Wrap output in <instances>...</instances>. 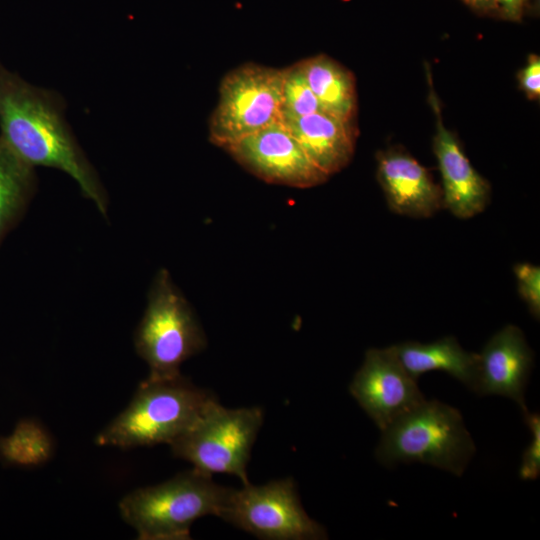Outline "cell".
Wrapping results in <instances>:
<instances>
[{"mask_svg":"<svg viewBox=\"0 0 540 540\" xmlns=\"http://www.w3.org/2000/svg\"><path fill=\"white\" fill-rule=\"evenodd\" d=\"M232 490L191 468L160 484L131 491L119 502V512L139 540H188L196 520L220 516Z\"/></svg>","mask_w":540,"mask_h":540,"instance_id":"3957f363","label":"cell"},{"mask_svg":"<svg viewBox=\"0 0 540 540\" xmlns=\"http://www.w3.org/2000/svg\"><path fill=\"white\" fill-rule=\"evenodd\" d=\"M214 395L182 374L145 378L128 406L95 437L98 446L120 449L169 445L201 416Z\"/></svg>","mask_w":540,"mask_h":540,"instance_id":"7a4b0ae2","label":"cell"},{"mask_svg":"<svg viewBox=\"0 0 540 540\" xmlns=\"http://www.w3.org/2000/svg\"><path fill=\"white\" fill-rule=\"evenodd\" d=\"M323 111L312 92L301 61L282 69L280 122Z\"/></svg>","mask_w":540,"mask_h":540,"instance_id":"d6986e66","label":"cell"},{"mask_svg":"<svg viewBox=\"0 0 540 540\" xmlns=\"http://www.w3.org/2000/svg\"><path fill=\"white\" fill-rule=\"evenodd\" d=\"M519 296L527 305L534 319L540 318V267L529 262L517 263L513 267Z\"/></svg>","mask_w":540,"mask_h":540,"instance_id":"ffe728a7","label":"cell"},{"mask_svg":"<svg viewBox=\"0 0 540 540\" xmlns=\"http://www.w3.org/2000/svg\"><path fill=\"white\" fill-rule=\"evenodd\" d=\"M377 180L389 209L412 218H428L443 207L442 190L429 171L401 147L379 151Z\"/></svg>","mask_w":540,"mask_h":540,"instance_id":"4fadbf2b","label":"cell"},{"mask_svg":"<svg viewBox=\"0 0 540 540\" xmlns=\"http://www.w3.org/2000/svg\"><path fill=\"white\" fill-rule=\"evenodd\" d=\"M349 392L381 432L426 400L393 346L366 351Z\"/></svg>","mask_w":540,"mask_h":540,"instance_id":"30bf717a","label":"cell"},{"mask_svg":"<svg viewBox=\"0 0 540 540\" xmlns=\"http://www.w3.org/2000/svg\"><path fill=\"white\" fill-rule=\"evenodd\" d=\"M281 123L326 175L340 172L351 162L356 142L352 122L319 111Z\"/></svg>","mask_w":540,"mask_h":540,"instance_id":"5bb4252c","label":"cell"},{"mask_svg":"<svg viewBox=\"0 0 540 540\" xmlns=\"http://www.w3.org/2000/svg\"><path fill=\"white\" fill-rule=\"evenodd\" d=\"M282 69L254 63L229 71L209 119V140L225 148L280 121Z\"/></svg>","mask_w":540,"mask_h":540,"instance_id":"52a82bcc","label":"cell"},{"mask_svg":"<svg viewBox=\"0 0 540 540\" xmlns=\"http://www.w3.org/2000/svg\"><path fill=\"white\" fill-rule=\"evenodd\" d=\"M219 518L265 540L328 538L325 527L304 510L292 478L233 488Z\"/></svg>","mask_w":540,"mask_h":540,"instance_id":"ba28073f","label":"cell"},{"mask_svg":"<svg viewBox=\"0 0 540 540\" xmlns=\"http://www.w3.org/2000/svg\"><path fill=\"white\" fill-rule=\"evenodd\" d=\"M471 7L481 10V11H488L492 8H495L493 0H463Z\"/></svg>","mask_w":540,"mask_h":540,"instance_id":"cb8c5ba5","label":"cell"},{"mask_svg":"<svg viewBox=\"0 0 540 540\" xmlns=\"http://www.w3.org/2000/svg\"><path fill=\"white\" fill-rule=\"evenodd\" d=\"M521 90L530 100L540 97V58L536 54L529 55L527 64L518 74Z\"/></svg>","mask_w":540,"mask_h":540,"instance_id":"7402d4cb","label":"cell"},{"mask_svg":"<svg viewBox=\"0 0 540 540\" xmlns=\"http://www.w3.org/2000/svg\"><path fill=\"white\" fill-rule=\"evenodd\" d=\"M308 84L322 110L352 122L357 109L353 74L336 60L319 54L301 61Z\"/></svg>","mask_w":540,"mask_h":540,"instance_id":"e0dca14e","label":"cell"},{"mask_svg":"<svg viewBox=\"0 0 540 540\" xmlns=\"http://www.w3.org/2000/svg\"><path fill=\"white\" fill-rule=\"evenodd\" d=\"M263 420L260 407L231 409L214 399L169 447L202 473L234 475L248 484L247 465Z\"/></svg>","mask_w":540,"mask_h":540,"instance_id":"8992f818","label":"cell"},{"mask_svg":"<svg viewBox=\"0 0 540 540\" xmlns=\"http://www.w3.org/2000/svg\"><path fill=\"white\" fill-rule=\"evenodd\" d=\"M494 6L511 20L521 18L526 0H493Z\"/></svg>","mask_w":540,"mask_h":540,"instance_id":"603a6c76","label":"cell"},{"mask_svg":"<svg viewBox=\"0 0 540 540\" xmlns=\"http://www.w3.org/2000/svg\"><path fill=\"white\" fill-rule=\"evenodd\" d=\"M205 332L190 303L169 271L160 269L152 280L147 305L134 333L137 354L153 379L181 375V365L205 349Z\"/></svg>","mask_w":540,"mask_h":540,"instance_id":"5b68a950","label":"cell"},{"mask_svg":"<svg viewBox=\"0 0 540 540\" xmlns=\"http://www.w3.org/2000/svg\"><path fill=\"white\" fill-rule=\"evenodd\" d=\"M224 150L261 180L295 188H311L328 180L279 121L228 145Z\"/></svg>","mask_w":540,"mask_h":540,"instance_id":"9c48e42d","label":"cell"},{"mask_svg":"<svg viewBox=\"0 0 540 540\" xmlns=\"http://www.w3.org/2000/svg\"><path fill=\"white\" fill-rule=\"evenodd\" d=\"M475 451L459 410L424 400L382 431L375 457L386 467L418 462L460 477Z\"/></svg>","mask_w":540,"mask_h":540,"instance_id":"277c9868","label":"cell"},{"mask_svg":"<svg viewBox=\"0 0 540 540\" xmlns=\"http://www.w3.org/2000/svg\"><path fill=\"white\" fill-rule=\"evenodd\" d=\"M523 415L532 439L522 454L519 477L524 481H532L540 474V417L538 413H531L528 410L523 412Z\"/></svg>","mask_w":540,"mask_h":540,"instance_id":"44dd1931","label":"cell"},{"mask_svg":"<svg viewBox=\"0 0 540 540\" xmlns=\"http://www.w3.org/2000/svg\"><path fill=\"white\" fill-rule=\"evenodd\" d=\"M56 91L34 86L0 62V136L32 167L61 170L108 218L109 198L99 175L65 119Z\"/></svg>","mask_w":540,"mask_h":540,"instance_id":"6da1fadb","label":"cell"},{"mask_svg":"<svg viewBox=\"0 0 540 540\" xmlns=\"http://www.w3.org/2000/svg\"><path fill=\"white\" fill-rule=\"evenodd\" d=\"M533 351L524 333L515 325H506L495 333L478 354L475 393L500 395L527 409L525 389L533 366Z\"/></svg>","mask_w":540,"mask_h":540,"instance_id":"7c38bea8","label":"cell"},{"mask_svg":"<svg viewBox=\"0 0 540 540\" xmlns=\"http://www.w3.org/2000/svg\"><path fill=\"white\" fill-rule=\"evenodd\" d=\"M404 369L415 379L430 371H442L475 392L478 354L464 350L453 336L431 343L406 341L393 345Z\"/></svg>","mask_w":540,"mask_h":540,"instance_id":"9a60e30c","label":"cell"},{"mask_svg":"<svg viewBox=\"0 0 540 540\" xmlns=\"http://www.w3.org/2000/svg\"><path fill=\"white\" fill-rule=\"evenodd\" d=\"M430 83V74L428 73ZM429 102L436 116L433 152L442 177L443 207L459 219H469L485 210L491 187L472 166L456 136L442 120L440 104L430 83Z\"/></svg>","mask_w":540,"mask_h":540,"instance_id":"8fae6325","label":"cell"},{"mask_svg":"<svg viewBox=\"0 0 540 540\" xmlns=\"http://www.w3.org/2000/svg\"><path fill=\"white\" fill-rule=\"evenodd\" d=\"M37 187L35 168L0 136V246L26 215Z\"/></svg>","mask_w":540,"mask_h":540,"instance_id":"2e32d148","label":"cell"},{"mask_svg":"<svg viewBox=\"0 0 540 540\" xmlns=\"http://www.w3.org/2000/svg\"><path fill=\"white\" fill-rule=\"evenodd\" d=\"M53 441L35 420H20L12 432L0 437V460L18 467L38 466L50 459Z\"/></svg>","mask_w":540,"mask_h":540,"instance_id":"ac0fdd59","label":"cell"}]
</instances>
